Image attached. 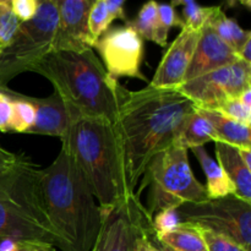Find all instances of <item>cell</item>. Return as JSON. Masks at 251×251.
Listing matches in <instances>:
<instances>
[{"mask_svg":"<svg viewBox=\"0 0 251 251\" xmlns=\"http://www.w3.org/2000/svg\"><path fill=\"white\" fill-rule=\"evenodd\" d=\"M117 117L113 123L127 188L136 186L156 154L178 141L195 104L176 88L147 85L130 91L118 83Z\"/></svg>","mask_w":251,"mask_h":251,"instance_id":"obj_1","label":"cell"},{"mask_svg":"<svg viewBox=\"0 0 251 251\" xmlns=\"http://www.w3.org/2000/svg\"><path fill=\"white\" fill-rule=\"evenodd\" d=\"M39 190L59 249L92 250L103 212L75 162L63 147L53 163L39 171Z\"/></svg>","mask_w":251,"mask_h":251,"instance_id":"obj_2","label":"cell"},{"mask_svg":"<svg viewBox=\"0 0 251 251\" xmlns=\"http://www.w3.org/2000/svg\"><path fill=\"white\" fill-rule=\"evenodd\" d=\"M51 82L71 118L100 119L113 124L117 117V86L93 49L53 50L31 69Z\"/></svg>","mask_w":251,"mask_h":251,"instance_id":"obj_3","label":"cell"},{"mask_svg":"<svg viewBox=\"0 0 251 251\" xmlns=\"http://www.w3.org/2000/svg\"><path fill=\"white\" fill-rule=\"evenodd\" d=\"M61 147L75 162L102 212L135 194L127 188L113 124L100 119L75 118L61 139Z\"/></svg>","mask_w":251,"mask_h":251,"instance_id":"obj_4","label":"cell"},{"mask_svg":"<svg viewBox=\"0 0 251 251\" xmlns=\"http://www.w3.org/2000/svg\"><path fill=\"white\" fill-rule=\"evenodd\" d=\"M39 171L27 156L0 174V240H34L58 248L39 190Z\"/></svg>","mask_w":251,"mask_h":251,"instance_id":"obj_5","label":"cell"},{"mask_svg":"<svg viewBox=\"0 0 251 251\" xmlns=\"http://www.w3.org/2000/svg\"><path fill=\"white\" fill-rule=\"evenodd\" d=\"M144 180L139 191L149 188L147 213L153 216L158 211L178 210L185 203H199L208 200L203 184L196 179L190 163L188 149L173 144L151 159L144 173Z\"/></svg>","mask_w":251,"mask_h":251,"instance_id":"obj_6","label":"cell"},{"mask_svg":"<svg viewBox=\"0 0 251 251\" xmlns=\"http://www.w3.org/2000/svg\"><path fill=\"white\" fill-rule=\"evenodd\" d=\"M56 26V0H41L36 16L20 25L9 46L0 51V91L53 51Z\"/></svg>","mask_w":251,"mask_h":251,"instance_id":"obj_7","label":"cell"},{"mask_svg":"<svg viewBox=\"0 0 251 251\" xmlns=\"http://www.w3.org/2000/svg\"><path fill=\"white\" fill-rule=\"evenodd\" d=\"M176 212L180 222L225 235L251 251V203L233 194L203 202L185 203Z\"/></svg>","mask_w":251,"mask_h":251,"instance_id":"obj_8","label":"cell"},{"mask_svg":"<svg viewBox=\"0 0 251 251\" xmlns=\"http://www.w3.org/2000/svg\"><path fill=\"white\" fill-rule=\"evenodd\" d=\"M251 87V64L238 59L230 65L181 83L176 87L196 109L216 110L223 102L239 97Z\"/></svg>","mask_w":251,"mask_h":251,"instance_id":"obj_9","label":"cell"},{"mask_svg":"<svg viewBox=\"0 0 251 251\" xmlns=\"http://www.w3.org/2000/svg\"><path fill=\"white\" fill-rule=\"evenodd\" d=\"M151 221L140 196L131 194L103 212L100 230L91 251H135L137 239Z\"/></svg>","mask_w":251,"mask_h":251,"instance_id":"obj_10","label":"cell"},{"mask_svg":"<svg viewBox=\"0 0 251 251\" xmlns=\"http://www.w3.org/2000/svg\"><path fill=\"white\" fill-rule=\"evenodd\" d=\"M93 49L98 51L105 71L113 80L130 77L149 82L146 75L141 71L145 43L127 24L108 29L97 39Z\"/></svg>","mask_w":251,"mask_h":251,"instance_id":"obj_11","label":"cell"},{"mask_svg":"<svg viewBox=\"0 0 251 251\" xmlns=\"http://www.w3.org/2000/svg\"><path fill=\"white\" fill-rule=\"evenodd\" d=\"M95 0H56L58 26L53 50L81 51L93 49L96 41L88 27V14Z\"/></svg>","mask_w":251,"mask_h":251,"instance_id":"obj_12","label":"cell"},{"mask_svg":"<svg viewBox=\"0 0 251 251\" xmlns=\"http://www.w3.org/2000/svg\"><path fill=\"white\" fill-rule=\"evenodd\" d=\"M201 31L183 27L169 46L149 86L157 88H176L183 83L185 74L198 46Z\"/></svg>","mask_w":251,"mask_h":251,"instance_id":"obj_13","label":"cell"},{"mask_svg":"<svg viewBox=\"0 0 251 251\" xmlns=\"http://www.w3.org/2000/svg\"><path fill=\"white\" fill-rule=\"evenodd\" d=\"M238 59L239 56L237 53L217 36L212 27L206 25L201 29L198 46L194 51L183 83L218 69L226 68Z\"/></svg>","mask_w":251,"mask_h":251,"instance_id":"obj_14","label":"cell"},{"mask_svg":"<svg viewBox=\"0 0 251 251\" xmlns=\"http://www.w3.org/2000/svg\"><path fill=\"white\" fill-rule=\"evenodd\" d=\"M26 98L36 110V120L27 134L47 135L63 139L73 118L60 96L53 92V95L46 98L29 96H26Z\"/></svg>","mask_w":251,"mask_h":251,"instance_id":"obj_15","label":"cell"},{"mask_svg":"<svg viewBox=\"0 0 251 251\" xmlns=\"http://www.w3.org/2000/svg\"><path fill=\"white\" fill-rule=\"evenodd\" d=\"M215 144L217 163L232 183L234 195L240 200L251 203V172L243 163L239 149L221 141Z\"/></svg>","mask_w":251,"mask_h":251,"instance_id":"obj_16","label":"cell"},{"mask_svg":"<svg viewBox=\"0 0 251 251\" xmlns=\"http://www.w3.org/2000/svg\"><path fill=\"white\" fill-rule=\"evenodd\" d=\"M212 125L218 141L232 145L237 149L251 150L250 127L230 120L216 110L198 109Z\"/></svg>","mask_w":251,"mask_h":251,"instance_id":"obj_17","label":"cell"},{"mask_svg":"<svg viewBox=\"0 0 251 251\" xmlns=\"http://www.w3.org/2000/svg\"><path fill=\"white\" fill-rule=\"evenodd\" d=\"M193 150V153L195 154L196 159L200 163L203 173L206 176L205 188L210 199H220L223 196H227L233 194L234 195V189H233L232 183L226 176L225 171L221 168L217 161L212 158L206 151L205 147H195Z\"/></svg>","mask_w":251,"mask_h":251,"instance_id":"obj_18","label":"cell"},{"mask_svg":"<svg viewBox=\"0 0 251 251\" xmlns=\"http://www.w3.org/2000/svg\"><path fill=\"white\" fill-rule=\"evenodd\" d=\"M156 1H149L140 9L139 14L132 21L126 24L135 29L137 34L146 41L154 42L159 47L164 48L168 44V31L163 28L159 24L158 11H157Z\"/></svg>","mask_w":251,"mask_h":251,"instance_id":"obj_19","label":"cell"},{"mask_svg":"<svg viewBox=\"0 0 251 251\" xmlns=\"http://www.w3.org/2000/svg\"><path fill=\"white\" fill-rule=\"evenodd\" d=\"M211 141L217 142V135L211 123L196 109L184 125L176 142L189 150L195 149V147H203Z\"/></svg>","mask_w":251,"mask_h":251,"instance_id":"obj_20","label":"cell"},{"mask_svg":"<svg viewBox=\"0 0 251 251\" xmlns=\"http://www.w3.org/2000/svg\"><path fill=\"white\" fill-rule=\"evenodd\" d=\"M207 25L215 29L217 36L228 47H230L237 53V55L239 54L240 49L244 46L245 42L251 38V32L242 28L234 19L228 17L222 11V7L221 6H218L217 11L213 14V16L211 17Z\"/></svg>","mask_w":251,"mask_h":251,"instance_id":"obj_21","label":"cell"},{"mask_svg":"<svg viewBox=\"0 0 251 251\" xmlns=\"http://www.w3.org/2000/svg\"><path fill=\"white\" fill-rule=\"evenodd\" d=\"M156 233V232H154ZM159 242L174 251H207L199 228L181 222L176 230L157 234Z\"/></svg>","mask_w":251,"mask_h":251,"instance_id":"obj_22","label":"cell"},{"mask_svg":"<svg viewBox=\"0 0 251 251\" xmlns=\"http://www.w3.org/2000/svg\"><path fill=\"white\" fill-rule=\"evenodd\" d=\"M2 91H5L10 96L12 103V114L9 132H26L27 134L36 120L34 107L27 100L25 95L14 92L9 87Z\"/></svg>","mask_w":251,"mask_h":251,"instance_id":"obj_23","label":"cell"},{"mask_svg":"<svg viewBox=\"0 0 251 251\" xmlns=\"http://www.w3.org/2000/svg\"><path fill=\"white\" fill-rule=\"evenodd\" d=\"M171 4L174 7L181 6L180 19L184 27L195 31H201L218 9V6H202L193 0H176Z\"/></svg>","mask_w":251,"mask_h":251,"instance_id":"obj_24","label":"cell"},{"mask_svg":"<svg viewBox=\"0 0 251 251\" xmlns=\"http://www.w3.org/2000/svg\"><path fill=\"white\" fill-rule=\"evenodd\" d=\"M21 22L11 9V0H0V51L10 44Z\"/></svg>","mask_w":251,"mask_h":251,"instance_id":"obj_25","label":"cell"},{"mask_svg":"<svg viewBox=\"0 0 251 251\" xmlns=\"http://www.w3.org/2000/svg\"><path fill=\"white\" fill-rule=\"evenodd\" d=\"M112 20L109 17L105 0H95L88 14V27L93 39H97L109 29Z\"/></svg>","mask_w":251,"mask_h":251,"instance_id":"obj_26","label":"cell"},{"mask_svg":"<svg viewBox=\"0 0 251 251\" xmlns=\"http://www.w3.org/2000/svg\"><path fill=\"white\" fill-rule=\"evenodd\" d=\"M216 112L221 113L226 118L234 120V122L239 123V124H243L249 127L251 126V108L245 107L240 102L239 97L227 100L216 109Z\"/></svg>","mask_w":251,"mask_h":251,"instance_id":"obj_27","label":"cell"},{"mask_svg":"<svg viewBox=\"0 0 251 251\" xmlns=\"http://www.w3.org/2000/svg\"><path fill=\"white\" fill-rule=\"evenodd\" d=\"M199 230L202 235L207 251H248L225 235L217 234L211 230L201 229V228H199Z\"/></svg>","mask_w":251,"mask_h":251,"instance_id":"obj_28","label":"cell"},{"mask_svg":"<svg viewBox=\"0 0 251 251\" xmlns=\"http://www.w3.org/2000/svg\"><path fill=\"white\" fill-rule=\"evenodd\" d=\"M180 223L178 212L173 208L158 211L152 216V227L157 234L173 232L180 226Z\"/></svg>","mask_w":251,"mask_h":251,"instance_id":"obj_29","label":"cell"},{"mask_svg":"<svg viewBox=\"0 0 251 251\" xmlns=\"http://www.w3.org/2000/svg\"><path fill=\"white\" fill-rule=\"evenodd\" d=\"M157 11H158L159 24L166 31L169 32L172 27H179L180 29L184 27L180 16H179L176 9L172 4L158 2L157 4Z\"/></svg>","mask_w":251,"mask_h":251,"instance_id":"obj_30","label":"cell"},{"mask_svg":"<svg viewBox=\"0 0 251 251\" xmlns=\"http://www.w3.org/2000/svg\"><path fill=\"white\" fill-rule=\"evenodd\" d=\"M41 0H11V9L21 24L28 22L36 16Z\"/></svg>","mask_w":251,"mask_h":251,"instance_id":"obj_31","label":"cell"},{"mask_svg":"<svg viewBox=\"0 0 251 251\" xmlns=\"http://www.w3.org/2000/svg\"><path fill=\"white\" fill-rule=\"evenodd\" d=\"M135 251H163V249L157 245L154 240V230L152 227V221L146 226L144 232L139 237L136 242V248Z\"/></svg>","mask_w":251,"mask_h":251,"instance_id":"obj_32","label":"cell"},{"mask_svg":"<svg viewBox=\"0 0 251 251\" xmlns=\"http://www.w3.org/2000/svg\"><path fill=\"white\" fill-rule=\"evenodd\" d=\"M11 114V98L5 91H0V132H9Z\"/></svg>","mask_w":251,"mask_h":251,"instance_id":"obj_33","label":"cell"},{"mask_svg":"<svg viewBox=\"0 0 251 251\" xmlns=\"http://www.w3.org/2000/svg\"><path fill=\"white\" fill-rule=\"evenodd\" d=\"M11 251H56L53 244L34 240H17Z\"/></svg>","mask_w":251,"mask_h":251,"instance_id":"obj_34","label":"cell"},{"mask_svg":"<svg viewBox=\"0 0 251 251\" xmlns=\"http://www.w3.org/2000/svg\"><path fill=\"white\" fill-rule=\"evenodd\" d=\"M107 4L108 12H109V17L112 22L114 20H123L126 24L127 20L126 12H125V1L123 0H105Z\"/></svg>","mask_w":251,"mask_h":251,"instance_id":"obj_35","label":"cell"},{"mask_svg":"<svg viewBox=\"0 0 251 251\" xmlns=\"http://www.w3.org/2000/svg\"><path fill=\"white\" fill-rule=\"evenodd\" d=\"M21 156L22 154L12 153V152L0 147V174L11 169L20 161Z\"/></svg>","mask_w":251,"mask_h":251,"instance_id":"obj_36","label":"cell"},{"mask_svg":"<svg viewBox=\"0 0 251 251\" xmlns=\"http://www.w3.org/2000/svg\"><path fill=\"white\" fill-rule=\"evenodd\" d=\"M238 56H239V59L244 60L245 63L251 64V38H249L247 42H245L244 46H243L242 49H240Z\"/></svg>","mask_w":251,"mask_h":251,"instance_id":"obj_37","label":"cell"},{"mask_svg":"<svg viewBox=\"0 0 251 251\" xmlns=\"http://www.w3.org/2000/svg\"><path fill=\"white\" fill-rule=\"evenodd\" d=\"M239 154L243 163L245 164V167H247L248 169H251V150L239 149Z\"/></svg>","mask_w":251,"mask_h":251,"instance_id":"obj_38","label":"cell"},{"mask_svg":"<svg viewBox=\"0 0 251 251\" xmlns=\"http://www.w3.org/2000/svg\"><path fill=\"white\" fill-rule=\"evenodd\" d=\"M153 230H154V229H153ZM154 240H156L157 245H158V247L161 248V249H163V251H174V250H172L171 248H168V247H167V245H164L163 243H162V242H159V240H158V238H157V235H156V233H154Z\"/></svg>","mask_w":251,"mask_h":251,"instance_id":"obj_39","label":"cell"}]
</instances>
